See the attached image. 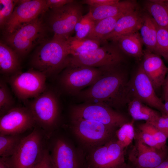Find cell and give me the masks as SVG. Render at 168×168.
<instances>
[{"instance_id":"cell-22","label":"cell","mask_w":168,"mask_h":168,"mask_svg":"<svg viewBox=\"0 0 168 168\" xmlns=\"http://www.w3.org/2000/svg\"><path fill=\"white\" fill-rule=\"evenodd\" d=\"M111 41L116 44L124 54L137 58L143 55V44L138 31L116 38Z\"/></svg>"},{"instance_id":"cell-34","label":"cell","mask_w":168,"mask_h":168,"mask_svg":"<svg viewBox=\"0 0 168 168\" xmlns=\"http://www.w3.org/2000/svg\"><path fill=\"white\" fill-rule=\"evenodd\" d=\"M18 0H0V26L4 28Z\"/></svg>"},{"instance_id":"cell-32","label":"cell","mask_w":168,"mask_h":168,"mask_svg":"<svg viewBox=\"0 0 168 168\" xmlns=\"http://www.w3.org/2000/svg\"><path fill=\"white\" fill-rule=\"evenodd\" d=\"M96 21L87 13L83 15L75 25V36L79 39L87 38L92 30Z\"/></svg>"},{"instance_id":"cell-18","label":"cell","mask_w":168,"mask_h":168,"mask_svg":"<svg viewBox=\"0 0 168 168\" xmlns=\"http://www.w3.org/2000/svg\"><path fill=\"white\" fill-rule=\"evenodd\" d=\"M143 57V69L156 91L163 86L168 73V68L160 56L146 49L144 51Z\"/></svg>"},{"instance_id":"cell-5","label":"cell","mask_w":168,"mask_h":168,"mask_svg":"<svg viewBox=\"0 0 168 168\" xmlns=\"http://www.w3.org/2000/svg\"><path fill=\"white\" fill-rule=\"evenodd\" d=\"M27 107L31 111L36 125L49 138L57 125L59 117V102L56 94L47 88L34 98Z\"/></svg>"},{"instance_id":"cell-45","label":"cell","mask_w":168,"mask_h":168,"mask_svg":"<svg viewBox=\"0 0 168 168\" xmlns=\"http://www.w3.org/2000/svg\"></svg>"},{"instance_id":"cell-27","label":"cell","mask_w":168,"mask_h":168,"mask_svg":"<svg viewBox=\"0 0 168 168\" xmlns=\"http://www.w3.org/2000/svg\"><path fill=\"white\" fill-rule=\"evenodd\" d=\"M64 41L70 56L77 55L94 49L100 47L101 43L97 40L88 38L79 39L75 36H71Z\"/></svg>"},{"instance_id":"cell-15","label":"cell","mask_w":168,"mask_h":168,"mask_svg":"<svg viewBox=\"0 0 168 168\" xmlns=\"http://www.w3.org/2000/svg\"><path fill=\"white\" fill-rule=\"evenodd\" d=\"M135 143L128 155V164L132 168H153L168 156V147L157 149L151 147L135 137Z\"/></svg>"},{"instance_id":"cell-30","label":"cell","mask_w":168,"mask_h":168,"mask_svg":"<svg viewBox=\"0 0 168 168\" xmlns=\"http://www.w3.org/2000/svg\"><path fill=\"white\" fill-rule=\"evenodd\" d=\"M117 140L124 148L129 146L134 139L135 130L133 121L128 122L120 127L116 133Z\"/></svg>"},{"instance_id":"cell-41","label":"cell","mask_w":168,"mask_h":168,"mask_svg":"<svg viewBox=\"0 0 168 168\" xmlns=\"http://www.w3.org/2000/svg\"><path fill=\"white\" fill-rule=\"evenodd\" d=\"M153 168H168V156L161 163Z\"/></svg>"},{"instance_id":"cell-36","label":"cell","mask_w":168,"mask_h":168,"mask_svg":"<svg viewBox=\"0 0 168 168\" xmlns=\"http://www.w3.org/2000/svg\"><path fill=\"white\" fill-rule=\"evenodd\" d=\"M33 168H53L49 148H46L41 159Z\"/></svg>"},{"instance_id":"cell-9","label":"cell","mask_w":168,"mask_h":168,"mask_svg":"<svg viewBox=\"0 0 168 168\" xmlns=\"http://www.w3.org/2000/svg\"><path fill=\"white\" fill-rule=\"evenodd\" d=\"M104 67L68 66L60 76V84L68 94L77 95L82 89L90 86L98 79L102 74Z\"/></svg>"},{"instance_id":"cell-3","label":"cell","mask_w":168,"mask_h":168,"mask_svg":"<svg viewBox=\"0 0 168 168\" xmlns=\"http://www.w3.org/2000/svg\"><path fill=\"white\" fill-rule=\"evenodd\" d=\"M48 138L40 128L35 127L24 137L17 150L12 156L5 157L10 168H33L42 158L46 148Z\"/></svg>"},{"instance_id":"cell-23","label":"cell","mask_w":168,"mask_h":168,"mask_svg":"<svg viewBox=\"0 0 168 168\" xmlns=\"http://www.w3.org/2000/svg\"><path fill=\"white\" fill-rule=\"evenodd\" d=\"M19 57L10 47L0 41L1 73L10 76L21 72Z\"/></svg>"},{"instance_id":"cell-28","label":"cell","mask_w":168,"mask_h":168,"mask_svg":"<svg viewBox=\"0 0 168 168\" xmlns=\"http://www.w3.org/2000/svg\"><path fill=\"white\" fill-rule=\"evenodd\" d=\"M124 15L108 17L96 21L87 38L103 43L104 38L113 31L118 19Z\"/></svg>"},{"instance_id":"cell-20","label":"cell","mask_w":168,"mask_h":168,"mask_svg":"<svg viewBox=\"0 0 168 168\" xmlns=\"http://www.w3.org/2000/svg\"><path fill=\"white\" fill-rule=\"evenodd\" d=\"M143 20V14L137 9L125 15L117 21L113 31L103 39V43L108 40L138 31Z\"/></svg>"},{"instance_id":"cell-16","label":"cell","mask_w":168,"mask_h":168,"mask_svg":"<svg viewBox=\"0 0 168 168\" xmlns=\"http://www.w3.org/2000/svg\"><path fill=\"white\" fill-rule=\"evenodd\" d=\"M46 2L45 0H18L4 27L5 35L44 14Z\"/></svg>"},{"instance_id":"cell-39","label":"cell","mask_w":168,"mask_h":168,"mask_svg":"<svg viewBox=\"0 0 168 168\" xmlns=\"http://www.w3.org/2000/svg\"><path fill=\"white\" fill-rule=\"evenodd\" d=\"M164 99L168 98V73L163 84Z\"/></svg>"},{"instance_id":"cell-12","label":"cell","mask_w":168,"mask_h":168,"mask_svg":"<svg viewBox=\"0 0 168 168\" xmlns=\"http://www.w3.org/2000/svg\"><path fill=\"white\" fill-rule=\"evenodd\" d=\"M124 149L114 138L94 147L87 156V168L119 167L126 163Z\"/></svg>"},{"instance_id":"cell-7","label":"cell","mask_w":168,"mask_h":168,"mask_svg":"<svg viewBox=\"0 0 168 168\" xmlns=\"http://www.w3.org/2000/svg\"><path fill=\"white\" fill-rule=\"evenodd\" d=\"M124 59V54L116 44L106 42L94 49L70 56L68 66L100 68L121 64Z\"/></svg>"},{"instance_id":"cell-4","label":"cell","mask_w":168,"mask_h":168,"mask_svg":"<svg viewBox=\"0 0 168 168\" xmlns=\"http://www.w3.org/2000/svg\"><path fill=\"white\" fill-rule=\"evenodd\" d=\"M40 16L5 35L6 42L19 57L25 56L35 46L45 40L47 27Z\"/></svg>"},{"instance_id":"cell-14","label":"cell","mask_w":168,"mask_h":168,"mask_svg":"<svg viewBox=\"0 0 168 168\" xmlns=\"http://www.w3.org/2000/svg\"><path fill=\"white\" fill-rule=\"evenodd\" d=\"M36 125L28 107H14L0 116V135L21 134Z\"/></svg>"},{"instance_id":"cell-17","label":"cell","mask_w":168,"mask_h":168,"mask_svg":"<svg viewBox=\"0 0 168 168\" xmlns=\"http://www.w3.org/2000/svg\"><path fill=\"white\" fill-rule=\"evenodd\" d=\"M50 155L53 168H80V160L76 151L63 138H58L54 141Z\"/></svg>"},{"instance_id":"cell-24","label":"cell","mask_w":168,"mask_h":168,"mask_svg":"<svg viewBox=\"0 0 168 168\" xmlns=\"http://www.w3.org/2000/svg\"><path fill=\"white\" fill-rule=\"evenodd\" d=\"M139 30L146 50L154 53L157 40V25L148 12L143 14L142 22Z\"/></svg>"},{"instance_id":"cell-19","label":"cell","mask_w":168,"mask_h":168,"mask_svg":"<svg viewBox=\"0 0 168 168\" xmlns=\"http://www.w3.org/2000/svg\"><path fill=\"white\" fill-rule=\"evenodd\" d=\"M137 9L138 4L135 1H119L113 4L90 7L88 13L94 20L96 21L108 17L125 15Z\"/></svg>"},{"instance_id":"cell-29","label":"cell","mask_w":168,"mask_h":168,"mask_svg":"<svg viewBox=\"0 0 168 168\" xmlns=\"http://www.w3.org/2000/svg\"><path fill=\"white\" fill-rule=\"evenodd\" d=\"M21 135H0L1 157H9L15 153L24 137Z\"/></svg>"},{"instance_id":"cell-40","label":"cell","mask_w":168,"mask_h":168,"mask_svg":"<svg viewBox=\"0 0 168 168\" xmlns=\"http://www.w3.org/2000/svg\"><path fill=\"white\" fill-rule=\"evenodd\" d=\"M0 168H10L5 157H0Z\"/></svg>"},{"instance_id":"cell-37","label":"cell","mask_w":168,"mask_h":168,"mask_svg":"<svg viewBox=\"0 0 168 168\" xmlns=\"http://www.w3.org/2000/svg\"><path fill=\"white\" fill-rule=\"evenodd\" d=\"M119 0H83L81 3L86 4L90 7H96L113 4L118 2Z\"/></svg>"},{"instance_id":"cell-44","label":"cell","mask_w":168,"mask_h":168,"mask_svg":"<svg viewBox=\"0 0 168 168\" xmlns=\"http://www.w3.org/2000/svg\"><path fill=\"white\" fill-rule=\"evenodd\" d=\"M163 3L168 8V0H162Z\"/></svg>"},{"instance_id":"cell-33","label":"cell","mask_w":168,"mask_h":168,"mask_svg":"<svg viewBox=\"0 0 168 168\" xmlns=\"http://www.w3.org/2000/svg\"><path fill=\"white\" fill-rule=\"evenodd\" d=\"M154 54L162 57L168 61V31L157 25V40Z\"/></svg>"},{"instance_id":"cell-2","label":"cell","mask_w":168,"mask_h":168,"mask_svg":"<svg viewBox=\"0 0 168 168\" xmlns=\"http://www.w3.org/2000/svg\"><path fill=\"white\" fill-rule=\"evenodd\" d=\"M69 56L64 40L53 37L40 44L32 56L30 64L32 68L47 77H51L68 66Z\"/></svg>"},{"instance_id":"cell-38","label":"cell","mask_w":168,"mask_h":168,"mask_svg":"<svg viewBox=\"0 0 168 168\" xmlns=\"http://www.w3.org/2000/svg\"><path fill=\"white\" fill-rule=\"evenodd\" d=\"M73 1V0H47L44 13L49 9L59 8Z\"/></svg>"},{"instance_id":"cell-26","label":"cell","mask_w":168,"mask_h":168,"mask_svg":"<svg viewBox=\"0 0 168 168\" xmlns=\"http://www.w3.org/2000/svg\"><path fill=\"white\" fill-rule=\"evenodd\" d=\"M144 6L157 25L168 31V8L162 0L146 1Z\"/></svg>"},{"instance_id":"cell-35","label":"cell","mask_w":168,"mask_h":168,"mask_svg":"<svg viewBox=\"0 0 168 168\" xmlns=\"http://www.w3.org/2000/svg\"><path fill=\"white\" fill-rule=\"evenodd\" d=\"M163 132L168 138V115L161 114L153 122L150 123Z\"/></svg>"},{"instance_id":"cell-21","label":"cell","mask_w":168,"mask_h":168,"mask_svg":"<svg viewBox=\"0 0 168 168\" xmlns=\"http://www.w3.org/2000/svg\"><path fill=\"white\" fill-rule=\"evenodd\" d=\"M138 136L147 145L156 149H161L167 146L166 135L152 123L147 122L138 127Z\"/></svg>"},{"instance_id":"cell-31","label":"cell","mask_w":168,"mask_h":168,"mask_svg":"<svg viewBox=\"0 0 168 168\" xmlns=\"http://www.w3.org/2000/svg\"><path fill=\"white\" fill-rule=\"evenodd\" d=\"M15 100L5 81L0 79V114L1 116L14 107Z\"/></svg>"},{"instance_id":"cell-1","label":"cell","mask_w":168,"mask_h":168,"mask_svg":"<svg viewBox=\"0 0 168 168\" xmlns=\"http://www.w3.org/2000/svg\"><path fill=\"white\" fill-rule=\"evenodd\" d=\"M121 64L104 67L102 74L77 96L86 103H100L112 107L128 104L131 99L126 72Z\"/></svg>"},{"instance_id":"cell-10","label":"cell","mask_w":168,"mask_h":168,"mask_svg":"<svg viewBox=\"0 0 168 168\" xmlns=\"http://www.w3.org/2000/svg\"><path fill=\"white\" fill-rule=\"evenodd\" d=\"M47 77L42 72L32 68L9 77L7 81L14 94L19 100L35 98L47 88Z\"/></svg>"},{"instance_id":"cell-13","label":"cell","mask_w":168,"mask_h":168,"mask_svg":"<svg viewBox=\"0 0 168 168\" xmlns=\"http://www.w3.org/2000/svg\"><path fill=\"white\" fill-rule=\"evenodd\" d=\"M131 98H136L164 114V103L156 95L150 80L144 72L141 63L129 81Z\"/></svg>"},{"instance_id":"cell-8","label":"cell","mask_w":168,"mask_h":168,"mask_svg":"<svg viewBox=\"0 0 168 168\" xmlns=\"http://www.w3.org/2000/svg\"><path fill=\"white\" fill-rule=\"evenodd\" d=\"M70 117L97 121L116 128L129 122L123 114L100 103L85 102L74 105L71 109Z\"/></svg>"},{"instance_id":"cell-42","label":"cell","mask_w":168,"mask_h":168,"mask_svg":"<svg viewBox=\"0 0 168 168\" xmlns=\"http://www.w3.org/2000/svg\"><path fill=\"white\" fill-rule=\"evenodd\" d=\"M165 102L164 103V114L168 115V98L165 99Z\"/></svg>"},{"instance_id":"cell-11","label":"cell","mask_w":168,"mask_h":168,"mask_svg":"<svg viewBox=\"0 0 168 168\" xmlns=\"http://www.w3.org/2000/svg\"><path fill=\"white\" fill-rule=\"evenodd\" d=\"M75 135L84 143L95 147L113 138L117 128L101 123L82 119H71Z\"/></svg>"},{"instance_id":"cell-6","label":"cell","mask_w":168,"mask_h":168,"mask_svg":"<svg viewBox=\"0 0 168 168\" xmlns=\"http://www.w3.org/2000/svg\"><path fill=\"white\" fill-rule=\"evenodd\" d=\"M49 10L47 21L54 34L53 37L66 40L71 36L83 16L82 4L74 0L62 7Z\"/></svg>"},{"instance_id":"cell-43","label":"cell","mask_w":168,"mask_h":168,"mask_svg":"<svg viewBox=\"0 0 168 168\" xmlns=\"http://www.w3.org/2000/svg\"><path fill=\"white\" fill-rule=\"evenodd\" d=\"M118 168H132L128 163H125Z\"/></svg>"},{"instance_id":"cell-25","label":"cell","mask_w":168,"mask_h":168,"mask_svg":"<svg viewBox=\"0 0 168 168\" xmlns=\"http://www.w3.org/2000/svg\"><path fill=\"white\" fill-rule=\"evenodd\" d=\"M128 110L134 120H144L150 123L154 121L161 115L135 98H131L128 103Z\"/></svg>"}]
</instances>
